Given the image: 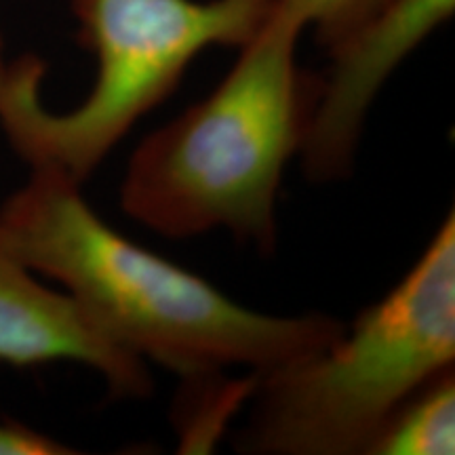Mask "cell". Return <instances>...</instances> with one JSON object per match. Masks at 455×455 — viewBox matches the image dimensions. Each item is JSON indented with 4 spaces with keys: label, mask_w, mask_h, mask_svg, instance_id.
Masks as SVG:
<instances>
[{
    "label": "cell",
    "mask_w": 455,
    "mask_h": 455,
    "mask_svg": "<svg viewBox=\"0 0 455 455\" xmlns=\"http://www.w3.org/2000/svg\"><path fill=\"white\" fill-rule=\"evenodd\" d=\"M76 181L32 169L0 207V241L66 293L118 346L184 378L226 367L268 375L344 333L327 315L272 316L243 308L204 278L118 235Z\"/></svg>",
    "instance_id": "obj_1"
},
{
    "label": "cell",
    "mask_w": 455,
    "mask_h": 455,
    "mask_svg": "<svg viewBox=\"0 0 455 455\" xmlns=\"http://www.w3.org/2000/svg\"><path fill=\"white\" fill-rule=\"evenodd\" d=\"M304 21L276 0L212 95L138 146L124 173V213L169 238L226 228L270 251L276 195L301 150L321 93L298 66Z\"/></svg>",
    "instance_id": "obj_2"
},
{
    "label": "cell",
    "mask_w": 455,
    "mask_h": 455,
    "mask_svg": "<svg viewBox=\"0 0 455 455\" xmlns=\"http://www.w3.org/2000/svg\"><path fill=\"white\" fill-rule=\"evenodd\" d=\"M455 215L401 283L315 355L261 375L244 449L272 455L367 453L409 396L453 367Z\"/></svg>",
    "instance_id": "obj_3"
},
{
    "label": "cell",
    "mask_w": 455,
    "mask_h": 455,
    "mask_svg": "<svg viewBox=\"0 0 455 455\" xmlns=\"http://www.w3.org/2000/svg\"><path fill=\"white\" fill-rule=\"evenodd\" d=\"M276 0H72L78 41L98 60L81 106L53 114L43 104V60L11 61L0 89V124L32 169L83 184L131 127L178 87L186 68L213 44L251 41Z\"/></svg>",
    "instance_id": "obj_4"
},
{
    "label": "cell",
    "mask_w": 455,
    "mask_h": 455,
    "mask_svg": "<svg viewBox=\"0 0 455 455\" xmlns=\"http://www.w3.org/2000/svg\"><path fill=\"white\" fill-rule=\"evenodd\" d=\"M455 11V0H388L331 49L333 68L321 83L301 155L310 180L350 171L369 106L407 55Z\"/></svg>",
    "instance_id": "obj_5"
},
{
    "label": "cell",
    "mask_w": 455,
    "mask_h": 455,
    "mask_svg": "<svg viewBox=\"0 0 455 455\" xmlns=\"http://www.w3.org/2000/svg\"><path fill=\"white\" fill-rule=\"evenodd\" d=\"M60 361L95 369L112 396L141 398L152 388L144 358L108 338L70 295L43 284L0 241V363L28 369Z\"/></svg>",
    "instance_id": "obj_6"
},
{
    "label": "cell",
    "mask_w": 455,
    "mask_h": 455,
    "mask_svg": "<svg viewBox=\"0 0 455 455\" xmlns=\"http://www.w3.org/2000/svg\"><path fill=\"white\" fill-rule=\"evenodd\" d=\"M455 451L453 371L409 396L379 428L367 455H451Z\"/></svg>",
    "instance_id": "obj_7"
},
{
    "label": "cell",
    "mask_w": 455,
    "mask_h": 455,
    "mask_svg": "<svg viewBox=\"0 0 455 455\" xmlns=\"http://www.w3.org/2000/svg\"><path fill=\"white\" fill-rule=\"evenodd\" d=\"M289 11L316 30L323 47L331 51L352 30L365 24L388 0H278Z\"/></svg>",
    "instance_id": "obj_8"
},
{
    "label": "cell",
    "mask_w": 455,
    "mask_h": 455,
    "mask_svg": "<svg viewBox=\"0 0 455 455\" xmlns=\"http://www.w3.org/2000/svg\"><path fill=\"white\" fill-rule=\"evenodd\" d=\"M74 449L61 445L30 426L3 419L0 422V455H66Z\"/></svg>",
    "instance_id": "obj_9"
},
{
    "label": "cell",
    "mask_w": 455,
    "mask_h": 455,
    "mask_svg": "<svg viewBox=\"0 0 455 455\" xmlns=\"http://www.w3.org/2000/svg\"><path fill=\"white\" fill-rule=\"evenodd\" d=\"M7 70H9V61L4 60L3 36H0V89H3V84H4V78H7Z\"/></svg>",
    "instance_id": "obj_10"
}]
</instances>
